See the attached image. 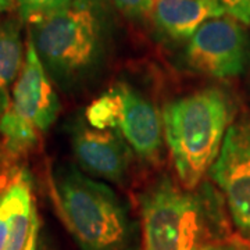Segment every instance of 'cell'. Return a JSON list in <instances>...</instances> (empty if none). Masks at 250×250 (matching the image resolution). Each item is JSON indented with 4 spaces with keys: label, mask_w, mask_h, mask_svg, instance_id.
I'll use <instances>...</instances> for the list:
<instances>
[{
    "label": "cell",
    "mask_w": 250,
    "mask_h": 250,
    "mask_svg": "<svg viewBox=\"0 0 250 250\" xmlns=\"http://www.w3.org/2000/svg\"><path fill=\"white\" fill-rule=\"evenodd\" d=\"M28 38L47 75L64 90L95 75L104 54V24L98 0H72L28 21Z\"/></svg>",
    "instance_id": "1"
},
{
    "label": "cell",
    "mask_w": 250,
    "mask_h": 250,
    "mask_svg": "<svg viewBox=\"0 0 250 250\" xmlns=\"http://www.w3.org/2000/svg\"><path fill=\"white\" fill-rule=\"evenodd\" d=\"M52 188L59 214L81 249H132L134 220L123 197L107 184L74 164H62Z\"/></svg>",
    "instance_id": "2"
},
{
    "label": "cell",
    "mask_w": 250,
    "mask_h": 250,
    "mask_svg": "<svg viewBox=\"0 0 250 250\" xmlns=\"http://www.w3.org/2000/svg\"><path fill=\"white\" fill-rule=\"evenodd\" d=\"M232 104L223 90H197L170 102L161 114L163 134L179 181L195 189L217 160L231 126Z\"/></svg>",
    "instance_id": "3"
},
{
    "label": "cell",
    "mask_w": 250,
    "mask_h": 250,
    "mask_svg": "<svg viewBox=\"0 0 250 250\" xmlns=\"http://www.w3.org/2000/svg\"><path fill=\"white\" fill-rule=\"evenodd\" d=\"M143 250H205L213 213L202 193L160 179L141 196Z\"/></svg>",
    "instance_id": "4"
},
{
    "label": "cell",
    "mask_w": 250,
    "mask_h": 250,
    "mask_svg": "<svg viewBox=\"0 0 250 250\" xmlns=\"http://www.w3.org/2000/svg\"><path fill=\"white\" fill-rule=\"evenodd\" d=\"M25 49V62L11 90L10 106L0 117V135L4 150L11 157L32 150L39 136L53 125L60 113L53 81L29 38Z\"/></svg>",
    "instance_id": "5"
},
{
    "label": "cell",
    "mask_w": 250,
    "mask_h": 250,
    "mask_svg": "<svg viewBox=\"0 0 250 250\" xmlns=\"http://www.w3.org/2000/svg\"><path fill=\"white\" fill-rule=\"evenodd\" d=\"M88 124L114 129L143 160L159 156L163 145V123L159 111L141 90L117 83L95 99L85 111Z\"/></svg>",
    "instance_id": "6"
},
{
    "label": "cell",
    "mask_w": 250,
    "mask_h": 250,
    "mask_svg": "<svg viewBox=\"0 0 250 250\" xmlns=\"http://www.w3.org/2000/svg\"><path fill=\"white\" fill-rule=\"evenodd\" d=\"M249 39L243 24L231 16L205 22L188 39L184 60L189 70L214 78H233L245 71Z\"/></svg>",
    "instance_id": "7"
},
{
    "label": "cell",
    "mask_w": 250,
    "mask_h": 250,
    "mask_svg": "<svg viewBox=\"0 0 250 250\" xmlns=\"http://www.w3.org/2000/svg\"><path fill=\"white\" fill-rule=\"evenodd\" d=\"M210 175L224 193L233 224L250 236V118L228 128Z\"/></svg>",
    "instance_id": "8"
},
{
    "label": "cell",
    "mask_w": 250,
    "mask_h": 250,
    "mask_svg": "<svg viewBox=\"0 0 250 250\" xmlns=\"http://www.w3.org/2000/svg\"><path fill=\"white\" fill-rule=\"evenodd\" d=\"M74 156L88 175L121 184L128 175L132 149L114 129H99L78 118L70 126Z\"/></svg>",
    "instance_id": "9"
},
{
    "label": "cell",
    "mask_w": 250,
    "mask_h": 250,
    "mask_svg": "<svg viewBox=\"0 0 250 250\" xmlns=\"http://www.w3.org/2000/svg\"><path fill=\"white\" fill-rule=\"evenodd\" d=\"M225 14L220 0H156L152 17L160 32L182 41L189 39L208 20Z\"/></svg>",
    "instance_id": "10"
},
{
    "label": "cell",
    "mask_w": 250,
    "mask_h": 250,
    "mask_svg": "<svg viewBox=\"0 0 250 250\" xmlns=\"http://www.w3.org/2000/svg\"><path fill=\"white\" fill-rule=\"evenodd\" d=\"M21 21L9 18L0 22V117L9 108L11 90L25 62Z\"/></svg>",
    "instance_id": "11"
},
{
    "label": "cell",
    "mask_w": 250,
    "mask_h": 250,
    "mask_svg": "<svg viewBox=\"0 0 250 250\" xmlns=\"http://www.w3.org/2000/svg\"><path fill=\"white\" fill-rule=\"evenodd\" d=\"M14 1L17 4L20 18L28 22L29 20L38 16L60 9L72 0H14Z\"/></svg>",
    "instance_id": "12"
},
{
    "label": "cell",
    "mask_w": 250,
    "mask_h": 250,
    "mask_svg": "<svg viewBox=\"0 0 250 250\" xmlns=\"http://www.w3.org/2000/svg\"><path fill=\"white\" fill-rule=\"evenodd\" d=\"M116 7L131 18L152 16L156 0H113Z\"/></svg>",
    "instance_id": "13"
},
{
    "label": "cell",
    "mask_w": 250,
    "mask_h": 250,
    "mask_svg": "<svg viewBox=\"0 0 250 250\" xmlns=\"http://www.w3.org/2000/svg\"><path fill=\"white\" fill-rule=\"evenodd\" d=\"M10 197L6 188L0 190V250L7 249L10 235Z\"/></svg>",
    "instance_id": "14"
},
{
    "label": "cell",
    "mask_w": 250,
    "mask_h": 250,
    "mask_svg": "<svg viewBox=\"0 0 250 250\" xmlns=\"http://www.w3.org/2000/svg\"><path fill=\"white\" fill-rule=\"evenodd\" d=\"M225 13L243 25H250V0H220Z\"/></svg>",
    "instance_id": "15"
},
{
    "label": "cell",
    "mask_w": 250,
    "mask_h": 250,
    "mask_svg": "<svg viewBox=\"0 0 250 250\" xmlns=\"http://www.w3.org/2000/svg\"><path fill=\"white\" fill-rule=\"evenodd\" d=\"M39 217H38V213H36L35 218H34V224H32V229H31V233H29V238H28L27 245L24 250H38V243H39Z\"/></svg>",
    "instance_id": "16"
},
{
    "label": "cell",
    "mask_w": 250,
    "mask_h": 250,
    "mask_svg": "<svg viewBox=\"0 0 250 250\" xmlns=\"http://www.w3.org/2000/svg\"><path fill=\"white\" fill-rule=\"evenodd\" d=\"M205 250H227L223 246H218V245H210L208 248H206Z\"/></svg>",
    "instance_id": "17"
},
{
    "label": "cell",
    "mask_w": 250,
    "mask_h": 250,
    "mask_svg": "<svg viewBox=\"0 0 250 250\" xmlns=\"http://www.w3.org/2000/svg\"><path fill=\"white\" fill-rule=\"evenodd\" d=\"M38 250H49V249L46 248L43 243H41V242H39V243H38Z\"/></svg>",
    "instance_id": "18"
},
{
    "label": "cell",
    "mask_w": 250,
    "mask_h": 250,
    "mask_svg": "<svg viewBox=\"0 0 250 250\" xmlns=\"http://www.w3.org/2000/svg\"><path fill=\"white\" fill-rule=\"evenodd\" d=\"M4 1H7V3H9L10 6H11V4H13V1H14V0H4Z\"/></svg>",
    "instance_id": "19"
}]
</instances>
